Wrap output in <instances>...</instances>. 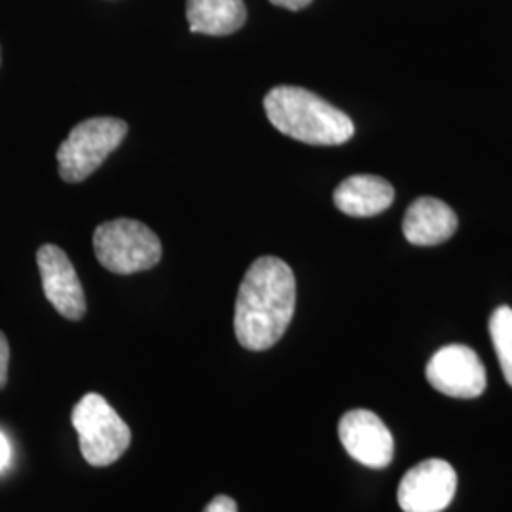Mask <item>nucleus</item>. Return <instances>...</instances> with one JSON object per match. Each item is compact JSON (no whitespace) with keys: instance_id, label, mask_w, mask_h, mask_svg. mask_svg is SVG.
<instances>
[{"instance_id":"obj_17","label":"nucleus","mask_w":512,"mask_h":512,"mask_svg":"<svg viewBox=\"0 0 512 512\" xmlns=\"http://www.w3.org/2000/svg\"><path fill=\"white\" fill-rule=\"evenodd\" d=\"M270 2L279 6V8H287V10H293V12L304 10L306 6L311 4V0H270Z\"/></svg>"},{"instance_id":"obj_10","label":"nucleus","mask_w":512,"mask_h":512,"mask_svg":"<svg viewBox=\"0 0 512 512\" xmlns=\"http://www.w3.org/2000/svg\"><path fill=\"white\" fill-rule=\"evenodd\" d=\"M458 230V215L437 198H420L408 207L403 232L412 245L431 247L452 238Z\"/></svg>"},{"instance_id":"obj_12","label":"nucleus","mask_w":512,"mask_h":512,"mask_svg":"<svg viewBox=\"0 0 512 512\" xmlns=\"http://www.w3.org/2000/svg\"><path fill=\"white\" fill-rule=\"evenodd\" d=\"M186 19L192 33L226 37L243 27L247 10L243 0H186Z\"/></svg>"},{"instance_id":"obj_5","label":"nucleus","mask_w":512,"mask_h":512,"mask_svg":"<svg viewBox=\"0 0 512 512\" xmlns=\"http://www.w3.org/2000/svg\"><path fill=\"white\" fill-rule=\"evenodd\" d=\"M128 124L118 118L99 116L80 122L57 150L59 175L65 183H82L120 147Z\"/></svg>"},{"instance_id":"obj_1","label":"nucleus","mask_w":512,"mask_h":512,"mask_svg":"<svg viewBox=\"0 0 512 512\" xmlns=\"http://www.w3.org/2000/svg\"><path fill=\"white\" fill-rule=\"evenodd\" d=\"M296 279L287 262L275 256L255 260L239 285L234 330L249 351L274 348L293 321Z\"/></svg>"},{"instance_id":"obj_8","label":"nucleus","mask_w":512,"mask_h":512,"mask_svg":"<svg viewBox=\"0 0 512 512\" xmlns=\"http://www.w3.org/2000/svg\"><path fill=\"white\" fill-rule=\"evenodd\" d=\"M338 437L351 458L370 469H384L395 456V440L374 412L349 410L338 423Z\"/></svg>"},{"instance_id":"obj_3","label":"nucleus","mask_w":512,"mask_h":512,"mask_svg":"<svg viewBox=\"0 0 512 512\" xmlns=\"http://www.w3.org/2000/svg\"><path fill=\"white\" fill-rule=\"evenodd\" d=\"M93 251L112 274L129 275L154 268L162 260V243L147 224L133 219L109 220L93 234Z\"/></svg>"},{"instance_id":"obj_6","label":"nucleus","mask_w":512,"mask_h":512,"mask_svg":"<svg viewBox=\"0 0 512 512\" xmlns=\"http://www.w3.org/2000/svg\"><path fill=\"white\" fill-rule=\"evenodd\" d=\"M429 384L454 399H476L486 389V368L469 346L439 349L425 368Z\"/></svg>"},{"instance_id":"obj_4","label":"nucleus","mask_w":512,"mask_h":512,"mask_svg":"<svg viewBox=\"0 0 512 512\" xmlns=\"http://www.w3.org/2000/svg\"><path fill=\"white\" fill-rule=\"evenodd\" d=\"M80 452L92 467H109L131 444V429L99 393L84 395L73 410Z\"/></svg>"},{"instance_id":"obj_7","label":"nucleus","mask_w":512,"mask_h":512,"mask_svg":"<svg viewBox=\"0 0 512 512\" xmlns=\"http://www.w3.org/2000/svg\"><path fill=\"white\" fill-rule=\"evenodd\" d=\"M458 475L444 459H427L401 480L397 499L404 512H442L454 499Z\"/></svg>"},{"instance_id":"obj_11","label":"nucleus","mask_w":512,"mask_h":512,"mask_svg":"<svg viewBox=\"0 0 512 512\" xmlns=\"http://www.w3.org/2000/svg\"><path fill=\"white\" fill-rule=\"evenodd\" d=\"M393 200L395 188L378 175H351L334 190V205L357 219L384 213Z\"/></svg>"},{"instance_id":"obj_16","label":"nucleus","mask_w":512,"mask_h":512,"mask_svg":"<svg viewBox=\"0 0 512 512\" xmlns=\"http://www.w3.org/2000/svg\"><path fill=\"white\" fill-rule=\"evenodd\" d=\"M12 461V444L8 437L0 431V473L10 465Z\"/></svg>"},{"instance_id":"obj_9","label":"nucleus","mask_w":512,"mask_h":512,"mask_svg":"<svg viewBox=\"0 0 512 512\" xmlns=\"http://www.w3.org/2000/svg\"><path fill=\"white\" fill-rule=\"evenodd\" d=\"M37 262L48 302L65 319L80 321L86 315V296L69 256L57 245H42Z\"/></svg>"},{"instance_id":"obj_15","label":"nucleus","mask_w":512,"mask_h":512,"mask_svg":"<svg viewBox=\"0 0 512 512\" xmlns=\"http://www.w3.org/2000/svg\"><path fill=\"white\" fill-rule=\"evenodd\" d=\"M8 365H10V346L6 336L0 332V389L8 382Z\"/></svg>"},{"instance_id":"obj_2","label":"nucleus","mask_w":512,"mask_h":512,"mask_svg":"<svg viewBox=\"0 0 512 512\" xmlns=\"http://www.w3.org/2000/svg\"><path fill=\"white\" fill-rule=\"evenodd\" d=\"M264 109L277 131L306 145L336 147L355 133L346 112L304 88L277 86L264 97Z\"/></svg>"},{"instance_id":"obj_14","label":"nucleus","mask_w":512,"mask_h":512,"mask_svg":"<svg viewBox=\"0 0 512 512\" xmlns=\"http://www.w3.org/2000/svg\"><path fill=\"white\" fill-rule=\"evenodd\" d=\"M203 512H238V503L228 495H217Z\"/></svg>"},{"instance_id":"obj_13","label":"nucleus","mask_w":512,"mask_h":512,"mask_svg":"<svg viewBox=\"0 0 512 512\" xmlns=\"http://www.w3.org/2000/svg\"><path fill=\"white\" fill-rule=\"evenodd\" d=\"M490 336L507 384L512 387V308L501 306L490 317Z\"/></svg>"}]
</instances>
